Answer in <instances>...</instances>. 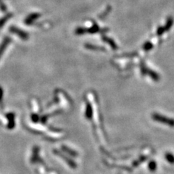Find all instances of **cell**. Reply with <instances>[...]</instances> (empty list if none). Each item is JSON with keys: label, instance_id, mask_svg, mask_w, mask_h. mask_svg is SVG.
Masks as SVG:
<instances>
[{"label": "cell", "instance_id": "cell-1", "mask_svg": "<svg viewBox=\"0 0 174 174\" xmlns=\"http://www.w3.org/2000/svg\"><path fill=\"white\" fill-rule=\"evenodd\" d=\"M156 168H157V164H156V162L155 161H151L149 163V171H155L156 170Z\"/></svg>", "mask_w": 174, "mask_h": 174}, {"label": "cell", "instance_id": "cell-2", "mask_svg": "<svg viewBox=\"0 0 174 174\" xmlns=\"http://www.w3.org/2000/svg\"><path fill=\"white\" fill-rule=\"evenodd\" d=\"M166 158L168 161L170 162L171 164H174V156L173 155H171L170 153L166 154Z\"/></svg>", "mask_w": 174, "mask_h": 174}]
</instances>
